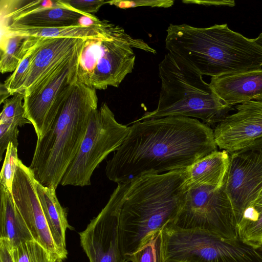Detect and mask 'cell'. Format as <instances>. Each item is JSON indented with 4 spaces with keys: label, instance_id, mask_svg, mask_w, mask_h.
Listing matches in <instances>:
<instances>
[{
    "label": "cell",
    "instance_id": "1",
    "mask_svg": "<svg viewBox=\"0 0 262 262\" xmlns=\"http://www.w3.org/2000/svg\"><path fill=\"white\" fill-rule=\"evenodd\" d=\"M131 123L105 168L107 178L118 184L187 168L217 150L213 130L197 119L168 116Z\"/></svg>",
    "mask_w": 262,
    "mask_h": 262
},
{
    "label": "cell",
    "instance_id": "2",
    "mask_svg": "<svg viewBox=\"0 0 262 262\" xmlns=\"http://www.w3.org/2000/svg\"><path fill=\"white\" fill-rule=\"evenodd\" d=\"M187 179L188 168L118 184L119 238L127 262L165 226L174 223L186 201Z\"/></svg>",
    "mask_w": 262,
    "mask_h": 262
},
{
    "label": "cell",
    "instance_id": "3",
    "mask_svg": "<svg viewBox=\"0 0 262 262\" xmlns=\"http://www.w3.org/2000/svg\"><path fill=\"white\" fill-rule=\"evenodd\" d=\"M165 48L202 76L261 69L262 47L255 39L230 29L227 25L198 28L170 24Z\"/></svg>",
    "mask_w": 262,
    "mask_h": 262
},
{
    "label": "cell",
    "instance_id": "4",
    "mask_svg": "<svg viewBox=\"0 0 262 262\" xmlns=\"http://www.w3.org/2000/svg\"><path fill=\"white\" fill-rule=\"evenodd\" d=\"M97 104L96 90L78 80L50 130L37 140L29 168L42 185L56 189L60 184L78 152Z\"/></svg>",
    "mask_w": 262,
    "mask_h": 262
},
{
    "label": "cell",
    "instance_id": "5",
    "mask_svg": "<svg viewBox=\"0 0 262 262\" xmlns=\"http://www.w3.org/2000/svg\"><path fill=\"white\" fill-rule=\"evenodd\" d=\"M161 90L157 108L136 121L168 116L200 119L217 124L233 110L221 99L196 70L167 53L158 68Z\"/></svg>",
    "mask_w": 262,
    "mask_h": 262
},
{
    "label": "cell",
    "instance_id": "6",
    "mask_svg": "<svg viewBox=\"0 0 262 262\" xmlns=\"http://www.w3.org/2000/svg\"><path fill=\"white\" fill-rule=\"evenodd\" d=\"M134 49L156 53L143 39L131 36L123 28L113 24L104 36L86 40L79 59V80L95 90L118 87L134 69Z\"/></svg>",
    "mask_w": 262,
    "mask_h": 262
},
{
    "label": "cell",
    "instance_id": "7",
    "mask_svg": "<svg viewBox=\"0 0 262 262\" xmlns=\"http://www.w3.org/2000/svg\"><path fill=\"white\" fill-rule=\"evenodd\" d=\"M163 262H262V246L224 239L198 228L170 223L160 232Z\"/></svg>",
    "mask_w": 262,
    "mask_h": 262
},
{
    "label": "cell",
    "instance_id": "8",
    "mask_svg": "<svg viewBox=\"0 0 262 262\" xmlns=\"http://www.w3.org/2000/svg\"><path fill=\"white\" fill-rule=\"evenodd\" d=\"M129 126L119 123L106 103L90 116L80 148L66 170L60 184L86 186L91 185L94 170L112 152L122 144Z\"/></svg>",
    "mask_w": 262,
    "mask_h": 262
},
{
    "label": "cell",
    "instance_id": "9",
    "mask_svg": "<svg viewBox=\"0 0 262 262\" xmlns=\"http://www.w3.org/2000/svg\"><path fill=\"white\" fill-rule=\"evenodd\" d=\"M84 44L23 94L25 117L33 125L37 140L50 130L79 80V62Z\"/></svg>",
    "mask_w": 262,
    "mask_h": 262
},
{
    "label": "cell",
    "instance_id": "10",
    "mask_svg": "<svg viewBox=\"0 0 262 262\" xmlns=\"http://www.w3.org/2000/svg\"><path fill=\"white\" fill-rule=\"evenodd\" d=\"M174 224L198 228L224 239L238 237L237 221L225 188L195 185L188 189L185 204Z\"/></svg>",
    "mask_w": 262,
    "mask_h": 262
},
{
    "label": "cell",
    "instance_id": "11",
    "mask_svg": "<svg viewBox=\"0 0 262 262\" xmlns=\"http://www.w3.org/2000/svg\"><path fill=\"white\" fill-rule=\"evenodd\" d=\"M225 188L238 224L262 191V137L229 154Z\"/></svg>",
    "mask_w": 262,
    "mask_h": 262
},
{
    "label": "cell",
    "instance_id": "12",
    "mask_svg": "<svg viewBox=\"0 0 262 262\" xmlns=\"http://www.w3.org/2000/svg\"><path fill=\"white\" fill-rule=\"evenodd\" d=\"M1 28H44L81 25L80 20L98 18L76 11L59 1H1Z\"/></svg>",
    "mask_w": 262,
    "mask_h": 262
},
{
    "label": "cell",
    "instance_id": "13",
    "mask_svg": "<svg viewBox=\"0 0 262 262\" xmlns=\"http://www.w3.org/2000/svg\"><path fill=\"white\" fill-rule=\"evenodd\" d=\"M119 208L117 186L98 215L79 233L81 246L90 262H127L120 242Z\"/></svg>",
    "mask_w": 262,
    "mask_h": 262
},
{
    "label": "cell",
    "instance_id": "14",
    "mask_svg": "<svg viewBox=\"0 0 262 262\" xmlns=\"http://www.w3.org/2000/svg\"><path fill=\"white\" fill-rule=\"evenodd\" d=\"M34 175L19 159L12 185V195L17 209L33 239L53 257L61 258L55 246L37 195Z\"/></svg>",
    "mask_w": 262,
    "mask_h": 262
},
{
    "label": "cell",
    "instance_id": "15",
    "mask_svg": "<svg viewBox=\"0 0 262 262\" xmlns=\"http://www.w3.org/2000/svg\"><path fill=\"white\" fill-rule=\"evenodd\" d=\"M235 107L236 112L228 115L213 130L217 146L229 154L262 137V101H249Z\"/></svg>",
    "mask_w": 262,
    "mask_h": 262
},
{
    "label": "cell",
    "instance_id": "16",
    "mask_svg": "<svg viewBox=\"0 0 262 262\" xmlns=\"http://www.w3.org/2000/svg\"><path fill=\"white\" fill-rule=\"evenodd\" d=\"M87 39L72 37L45 38L38 47L30 65L24 84V93L72 55Z\"/></svg>",
    "mask_w": 262,
    "mask_h": 262
},
{
    "label": "cell",
    "instance_id": "17",
    "mask_svg": "<svg viewBox=\"0 0 262 262\" xmlns=\"http://www.w3.org/2000/svg\"><path fill=\"white\" fill-rule=\"evenodd\" d=\"M211 87L230 106L262 101V69L212 77Z\"/></svg>",
    "mask_w": 262,
    "mask_h": 262
},
{
    "label": "cell",
    "instance_id": "18",
    "mask_svg": "<svg viewBox=\"0 0 262 262\" xmlns=\"http://www.w3.org/2000/svg\"><path fill=\"white\" fill-rule=\"evenodd\" d=\"M35 187L53 241L61 258L63 259L68 255L66 232L70 227L66 210L57 199L55 188L45 186L36 180Z\"/></svg>",
    "mask_w": 262,
    "mask_h": 262
},
{
    "label": "cell",
    "instance_id": "19",
    "mask_svg": "<svg viewBox=\"0 0 262 262\" xmlns=\"http://www.w3.org/2000/svg\"><path fill=\"white\" fill-rule=\"evenodd\" d=\"M113 24L99 20L89 26L82 25L54 27L1 28V34L13 35L26 37H72L84 39L97 38L104 36Z\"/></svg>",
    "mask_w": 262,
    "mask_h": 262
},
{
    "label": "cell",
    "instance_id": "20",
    "mask_svg": "<svg viewBox=\"0 0 262 262\" xmlns=\"http://www.w3.org/2000/svg\"><path fill=\"white\" fill-rule=\"evenodd\" d=\"M229 165V154L216 150L188 168V188L195 185L221 187L226 181Z\"/></svg>",
    "mask_w": 262,
    "mask_h": 262
},
{
    "label": "cell",
    "instance_id": "21",
    "mask_svg": "<svg viewBox=\"0 0 262 262\" xmlns=\"http://www.w3.org/2000/svg\"><path fill=\"white\" fill-rule=\"evenodd\" d=\"M0 238L8 240L12 248L33 240L16 207L12 194L0 185Z\"/></svg>",
    "mask_w": 262,
    "mask_h": 262
},
{
    "label": "cell",
    "instance_id": "22",
    "mask_svg": "<svg viewBox=\"0 0 262 262\" xmlns=\"http://www.w3.org/2000/svg\"><path fill=\"white\" fill-rule=\"evenodd\" d=\"M38 37L1 34L0 71L14 72Z\"/></svg>",
    "mask_w": 262,
    "mask_h": 262
},
{
    "label": "cell",
    "instance_id": "23",
    "mask_svg": "<svg viewBox=\"0 0 262 262\" xmlns=\"http://www.w3.org/2000/svg\"><path fill=\"white\" fill-rule=\"evenodd\" d=\"M238 237L255 247L262 246V191L243 212L237 225Z\"/></svg>",
    "mask_w": 262,
    "mask_h": 262
},
{
    "label": "cell",
    "instance_id": "24",
    "mask_svg": "<svg viewBox=\"0 0 262 262\" xmlns=\"http://www.w3.org/2000/svg\"><path fill=\"white\" fill-rule=\"evenodd\" d=\"M45 37H38L29 49L16 69L6 80L4 87L9 95H14L21 91L28 74L32 59Z\"/></svg>",
    "mask_w": 262,
    "mask_h": 262
},
{
    "label": "cell",
    "instance_id": "25",
    "mask_svg": "<svg viewBox=\"0 0 262 262\" xmlns=\"http://www.w3.org/2000/svg\"><path fill=\"white\" fill-rule=\"evenodd\" d=\"M12 254L14 262H55L57 259L34 239L13 248Z\"/></svg>",
    "mask_w": 262,
    "mask_h": 262
},
{
    "label": "cell",
    "instance_id": "26",
    "mask_svg": "<svg viewBox=\"0 0 262 262\" xmlns=\"http://www.w3.org/2000/svg\"><path fill=\"white\" fill-rule=\"evenodd\" d=\"M24 95L16 93L12 97L4 101L0 115V123H9L17 126L31 124L25 117V108L22 103Z\"/></svg>",
    "mask_w": 262,
    "mask_h": 262
},
{
    "label": "cell",
    "instance_id": "27",
    "mask_svg": "<svg viewBox=\"0 0 262 262\" xmlns=\"http://www.w3.org/2000/svg\"><path fill=\"white\" fill-rule=\"evenodd\" d=\"M17 147L12 143L9 144L0 174V185L12 194V185L18 162Z\"/></svg>",
    "mask_w": 262,
    "mask_h": 262
},
{
    "label": "cell",
    "instance_id": "28",
    "mask_svg": "<svg viewBox=\"0 0 262 262\" xmlns=\"http://www.w3.org/2000/svg\"><path fill=\"white\" fill-rule=\"evenodd\" d=\"M161 260L160 233L140 250L127 259V262H160Z\"/></svg>",
    "mask_w": 262,
    "mask_h": 262
},
{
    "label": "cell",
    "instance_id": "29",
    "mask_svg": "<svg viewBox=\"0 0 262 262\" xmlns=\"http://www.w3.org/2000/svg\"><path fill=\"white\" fill-rule=\"evenodd\" d=\"M63 5L81 13L92 15L97 12L103 5L108 4L104 0H59Z\"/></svg>",
    "mask_w": 262,
    "mask_h": 262
},
{
    "label": "cell",
    "instance_id": "30",
    "mask_svg": "<svg viewBox=\"0 0 262 262\" xmlns=\"http://www.w3.org/2000/svg\"><path fill=\"white\" fill-rule=\"evenodd\" d=\"M173 0H135V1H108V4L121 9H128L141 6L150 7L169 8L173 5Z\"/></svg>",
    "mask_w": 262,
    "mask_h": 262
},
{
    "label": "cell",
    "instance_id": "31",
    "mask_svg": "<svg viewBox=\"0 0 262 262\" xmlns=\"http://www.w3.org/2000/svg\"><path fill=\"white\" fill-rule=\"evenodd\" d=\"M18 126L9 123H0V160L6 150L9 143H12L15 146H18Z\"/></svg>",
    "mask_w": 262,
    "mask_h": 262
},
{
    "label": "cell",
    "instance_id": "32",
    "mask_svg": "<svg viewBox=\"0 0 262 262\" xmlns=\"http://www.w3.org/2000/svg\"><path fill=\"white\" fill-rule=\"evenodd\" d=\"M12 248L8 240L0 238V262H14L12 254Z\"/></svg>",
    "mask_w": 262,
    "mask_h": 262
},
{
    "label": "cell",
    "instance_id": "33",
    "mask_svg": "<svg viewBox=\"0 0 262 262\" xmlns=\"http://www.w3.org/2000/svg\"><path fill=\"white\" fill-rule=\"evenodd\" d=\"M183 3L188 4H196L206 6L210 5H227L234 6V1H183Z\"/></svg>",
    "mask_w": 262,
    "mask_h": 262
},
{
    "label": "cell",
    "instance_id": "34",
    "mask_svg": "<svg viewBox=\"0 0 262 262\" xmlns=\"http://www.w3.org/2000/svg\"><path fill=\"white\" fill-rule=\"evenodd\" d=\"M255 40L256 43L262 47V33L257 38H255Z\"/></svg>",
    "mask_w": 262,
    "mask_h": 262
},
{
    "label": "cell",
    "instance_id": "35",
    "mask_svg": "<svg viewBox=\"0 0 262 262\" xmlns=\"http://www.w3.org/2000/svg\"><path fill=\"white\" fill-rule=\"evenodd\" d=\"M55 262H63V259L62 258H58L56 259Z\"/></svg>",
    "mask_w": 262,
    "mask_h": 262
}]
</instances>
